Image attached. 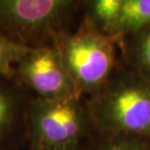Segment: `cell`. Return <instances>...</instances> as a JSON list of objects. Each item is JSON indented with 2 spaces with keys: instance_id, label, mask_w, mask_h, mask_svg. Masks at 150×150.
I'll list each match as a JSON object with an SVG mask.
<instances>
[{
  "instance_id": "1",
  "label": "cell",
  "mask_w": 150,
  "mask_h": 150,
  "mask_svg": "<svg viewBox=\"0 0 150 150\" xmlns=\"http://www.w3.org/2000/svg\"><path fill=\"white\" fill-rule=\"evenodd\" d=\"M95 133L150 139V79L134 70H116L86 98Z\"/></svg>"
},
{
  "instance_id": "2",
  "label": "cell",
  "mask_w": 150,
  "mask_h": 150,
  "mask_svg": "<svg viewBox=\"0 0 150 150\" xmlns=\"http://www.w3.org/2000/svg\"><path fill=\"white\" fill-rule=\"evenodd\" d=\"M80 5L71 0H0V32L30 49L56 48L72 30Z\"/></svg>"
},
{
  "instance_id": "3",
  "label": "cell",
  "mask_w": 150,
  "mask_h": 150,
  "mask_svg": "<svg viewBox=\"0 0 150 150\" xmlns=\"http://www.w3.org/2000/svg\"><path fill=\"white\" fill-rule=\"evenodd\" d=\"M119 43L85 18L58 41L56 48L80 95L91 97L116 72Z\"/></svg>"
},
{
  "instance_id": "4",
  "label": "cell",
  "mask_w": 150,
  "mask_h": 150,
  "mask_svg": "<svg viewBox=\"0 0 150 150\" xmlns=\"http://www.w3.org/2000/svg\"><path fill=\"white\" fill-rule=\"evenodd\" d=\"M95 134L85 97L33 98L28 113V148L57 150L83 145Z\"/></svg>"
},
{
  "instance_id": "5",
  "label": "cell",
  "mask_w": 150,
  "mask_h": 150,
  "mask_svg": "<svg viewBox=\"0 0 150 150\" xmlns=\"http://www.w3.org/2000/svg\"><path fill=\"white\" fill-rule=\"evenodd\" d=\"M15 79L34 98L56 100L80 95L55 47L30 49L15 67Z\"/></svg>"
},
{
  "instance_id": "6",
  "label": "cell",
  "mask_w": 150,
  "mask_h": 150,
  "mask_svg": "<svg viewBox=\"0 0 150 150\" xmlns=\"http://www.w3.org/2000/svg\"><path fill=\"white\" fill-rule=\"evenodd\" d=\"M33 98L16 79L0 75V150L28 148V113Z\"/></svg>"
},
{
  "instance_id": "7",
  "label": "cell",
  "mask_w": 150,
  "mask_h": 150,
  "mask_svg": "<svg viewBox=\"0 0 150 150\" xmlns=\"http://www.w3.org/2000/svg\"><path fill=\"white\" fill-rule=\"evenodd\" d=\"M150 25V0H123L115 23L107 34L120 41Z\"/></svg>"
},
{
  "instance_id": "8",
  "label": "cell",
  "mask_w": 150,
  "mask_h": 150,
  "mask_svg": "<svg viewBox=\"0 0 150 150\" xmlns=\"http://www.w3.org/2000/svg\"><path fill=\"white\" fill-rule=\"evenodd\" d=\"M121 40L126 44V52L132 64V70L150 79V25L136 34Z\"/></svg>"
},
{
  "instance_id": "9",
  "label": "cell",
  "mask_w": 150,
  "mask_h": 150,
  "mask_svg": "<svg viewBox=\"0 0 150 150\" xmlns=\"http://www.w3.org/2000/svg\"><path fill=\"white\" fill-rule=\"evenodd\" d=\"M123 0H95L86 2L84 18L98 29L107 34L121 10Z\"/></svg>"
},
{
  "instance_id": "10",
  "label": "cell",
  "mask_w": 150,
  "mask_h": 150,
  "mask_svg": "<svg viewBox=\"0 0 150 150\" xmlns=\"http://www.w3.org/2000/svg\"><path fill=\"white\" fill-rule=\"evenodd\" d=\"M92 143L83 145V150H150V139L127 134H100Z\"/></svg>"
},
{
  "instance_id": "11",
  "label": "cell",
  "mask_w": 150,
  "mask_h": 150,
  "mask_svg": "<svg viewBox=\"0 0 150 150\" xmlns=\"http://www.w3.org/2000/svg\"><path fill=\"white\" fill-rule=\"evenodd\" d=\"M30 51L0 32V75L15 79V67Z\"/></svg>"
},
{
  "instance_id": "12",
  "label": "cell",
  "mask_w": 150,
  "mask_h": 150,
  "mask_svg": "<svg viewBox=\"0 0 150 150\" xmlns=\"http://www.w3.org/2000/svg\"><path fill=\"white\" fill-rule=\"evenodd\" d=\"M83 145H84V144H83ZM83 145H79V146H71V147L62 148V149H57V150H83Z\"/></svg>"
},
{
  "instance_id": "13",
  "label": "cell",
  "mask_w": 150,
  "mask_h": 150,
  "mask_svg": "<svg viewBox=\"0 0 150 150\" xmlns=\"http://www.w3.org/2000/svg\"><path fill=\"white\" fill-rule=\"evenodd\" d=\"M26 150H30V149H26Z\"/></svg>"
}]
</instances>
